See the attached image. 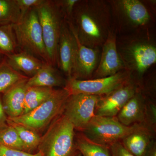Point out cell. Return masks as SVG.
Wrapping results in <instances>:
<instances>
[{"instance_id":"277c9868","label":"cell","mask_w":156,"mask_h":156,"mask_svg":"<svg viewBox=\"0 0 156 156\" xmlns=\"http://www.w3.org/2000/svg\"><path fill=\"white\" fill-rule=\"evenodd\" d=\"M74 127L62 114L41 137L38 147L44 156H70L74 148Z\"/></svg>"},{"instance_id":"ffe728a7","label":"cell","mask_w":156,"mask_h":156,"mask_svg":"<svg viewBox=\"0 0 156 156\" xmlns=\"http://www.w3.org/2000/svg\"><path fill=\"white\" fill-rule=\"evenodd\" d=\"M54 88L46 87H29L26 92L24 109L22 115L36 108L50 97Z\"/></svg>"},{"instance_id":"603a6c76","label":"cell","mask_w":156,"mask_h":156,"mask_svg":"<svg viewBox=\"0 0 156 156\" xmlns=\"http://www.w3.org/2000/svg\"><path fill=\"white\" fill-rule=\"evenodd\" d=\"M21 17L16 0H0V25H14Z\"/></svg>"},{"instance_id":"9c48e42d","label":"cell","mask_w":156,"mask_h":156,"mask_svg":"<svg viewBox=\"0 0 156 156\" xmlns=\"http://www.w3.org/2000/svg\"><path fill=\"white\" fill-rule=\"evenodd\" d=\"M100 96L79 94L70 95L63 114L74 128L83 131L95 116V107Z\"/></svg>"},{"instance_id":"3957f363","label":"cell","mask_w":156,"mask_h":156,"mask_svg":"<svg viewBox=\"0 0 156 156\" xmlns=\"http://www.w3.org/2000/svg\"><path fill=\"white\" fill-rule=\"evenodd\" d=\"M36 10L41 27L48 63L57 67L58 41L64 17L55 0H44Z\"/></svg>"},{"instance_id":"4dcf8cb0","label":"cell","mask_w":156,"mask_h":156,"mask_svg":"<svg viewBox=\"0 0 156 156\" xmlns=\"http://www.w3.org/2000/svg\"><path fill=\"white\" fill-rule=\"evenodd\" d=\"M2 94L0 93V130L6 128L9 125L8 116L4 110L2 102Z\"/></svg>"},{"instance_id":"4fadbf2b","label":"cell","mask_w":156,"mask_h":156,"mask_svg":"<svg viewBox=\"0 0 156 156\" xmlns=\"http://www.w3.org/2000/svg\"><path fill=\"white\" fill-rule=\"evenodd\" d=\"M76 41L68 22L64 19L58 41L57 68L67 77L71 78Z\"/></svg>"},{"instance_id":"ac0fdd59","label":"cell","mask_w":156,"mask_h":156,"mask_svg":"<svg viewBox=\"0 0 156 156\" xmlns=\"http://www.w3.org/2000/svg\"><path fill=\"white\" fill-rule=\"evenodd\" d=\"M9 64L14 69L29 78L32 77L40 69L44 62L25 51L5 56Z\"/></svg>"},{"instance_id":"d4e9b609","label":"cell","mask_w":156,"mask_h":156,"mask_svg":"<svg viewBox=\"0 0 156 156\" xmlns=\"http://www.w3.org/2000/svg\"><path fill=\"white\" fill-rule=\"evenodd\" d=\"M77 146L83 156H112L109 147L92 142L84 135L78 137Z\"/></svg>"},{"instance_id":"83f0119b","label":"cell","mask_w":156,"mask_h":156,"mask_svg":"<svg viewBox=\"0 0 156 156\" xmlns=\"http://www.w3.org/2000/svg\"><path fill=\"white\" fill-rule=\"evenodd\" d=\"M0 156H44L41 152L39 151L36 154H32L4 146L0 144Z\"/></svg>"},{"instance_id":"5bb4252c","label":"cell","mask_w":156,"mask_h":156,"mask_svg":"<svg viewBox=\"0 0 156 156\" xmlns=\"http://www.w3.org/2000/svg\"><path fill=\"white\" fill-rule=\"evenodd\" d=\"M114 12L126 24L137 27L144 26L149 22L150 15L145 6L138 0H120L112 2Z\"/></svg>"},{"instance_id":"8992f818","label":"cell","mask_w":156,"mask_h":156,"mask_svg":"<svg viewBox=\"0 0 156 156\" xmlns=\"http://www.w3.org/2000/svg\"><path fill=\"white\" fill-rule=\"evenodd\" d=\"M144 127L139 124L125 126L115 117L95 115L82 131L84 136L90 141L109 147L128 134Z\"/></svg>"},{"instance_id":"ba28073f","label":"cell","mask_w":156,"mask_h":156,"mask_svg":"<svg viewBox=\"0 0 156 156\" xmlns=\"http://www.w3.org/2000/svg\"><path fill=\"white\" fill-rule=\"evenodd\" d=\"M119 52L126 69L140 76L156 62V47L147 41L131 42Z\"/></svg>"},{"instance_id":"1f68e13d","label":"cell","mask_w":156,"mask_h":156,"mask_svg":"<svg viewBox=\"0 0 156 156\" xmlns=\"http://www.w3.org/2000/svg\"><path fill=\"white\" fill-rule=\"evenodd\" d=\"M156 107L154 105H150L149 108L146 109V119L149 118L153 123H156Z\"/></svg>"},{"instance_id":"6da1fadb","label":"cell","mask_w":156,"mask_h":156,"mask_svg":"<svg viewBox=\"0 0 156 156\" xmlns=\"http://www.w3.org/2000/svg\"><path fill=\"white\" fill-rule=\"evenodd\" d=\"M67 21L82 44L98 48L112 31L110 6L102 1L79 0Z\"/></svg>"},{"instance_id":"d6986e66","label":"cell","mask_w":156,"mask_h":156,"mask_svg":"<svg viewBox=\"0 0 156 156\" xmlns=\"http://www.w3.org/2000/svg\"><path fill=\"white\" fill-rule=\"evenodd\" d=\"M151 137L147 128L144 127L128 134L121 143L134 156H144L151 142Z\"/></svg>"},{"instance_id":"2e32d148","label":"cell","mask_w":156,"mask_h":156,"mask_svg":"<svg viewBox=\"0 0 156 156\" xmlns=\"http://www.w3.org/2000/svg\"><path fill=\"white\" fill-rule=\"evenodd\" d=\"M27 80L20 82L2 94L3 107L8 118H15L22 115Z\"/></svg>"},{"instance_id":"44dd1931","label":"cell","mask_w":156,"mask_h":156,"mask_svg":"<svg viewBox=\"0 0 156 156\" xmlns=\"http://www.w3.org/2000/svg\"><path fill=\"white\" fill-rule=\"evenodd\" d=\"M29 77L14 69L4 57L0 63V93L3 94L11 87Z\"/></svg>"},{"instance_id":"8fae6325","label":"cell","mask_w":156,"mask_h":156,"mask_svg":"<svg viewBox=\"0 0 156 156\" xmlns=\"http://www.w3.org/2000/svg\"><path fill=\"white\" fill-rule=\"evenodd\" d=\"M102 47L98 66L91 79L106 77L126 69L118 51L116 37L113 31L110 33Z\"/></svg>"},{"instance_id":"7402d4cb","label":"cell","mask_w":156,"mask_h":156,"mask_svg":"<svg viewBox=\"0 0 156 156\" xmlns=\"http://www.w3.org/2000/svg\"><path fill=\"white\" fill-rule=\"evenodd\" d=\"M20 51L13 24L0 25V52L5 56Z\"/></svg>"},{"instance_id":"9a60e30c","label":"cell","mask_w":156,"mask_h":156,"mask_svg":"<svg viewBox=\"0 0 156 156\" xmlns=\"http://www.w3.org/2000/svg\"><path fill=\"white\" fill-rule=\"evenodd\" d=\"M146 109L144 99L137 92L123 107L117 115V119L125 126L142 123L146 119Z\"/></svg>"},{"instance_id":"7a4b0ae2","label":"cell","mask_w":156,"mask_h":156,"mask_svg":"<svg viewBox=\"0 0 156 156\" xmlns=\"http://www.w3.org/2000/svg\"><path fill=\"white\" fill-rule=\"evenodd\" d=\"M70 95L64 88L55 89L50 97L36 108L27 113L8 119L37 133L44 130L63 112Z\"/></svg>"},{"instance_id":"d6a6232c","label":"cell","mask_w":156,"mask_h":156,"mask_svg":"<svg viewBox=\"0 0 156 156\" xmlns=\"http://www.w3.org/2000/svg\"><path fill=\"white\" fill-rule=\"evenodd\" d=\"M144 156H156V147L155 143L151 142L150 145Z\"/></svg>"},{"instance_id":"5b68a950","label":"cell","mask_w":156,"mask_h":156,"mask_svg":"<svg viewBox=\"0 0 156 156\" xmlns=\"http://www.w3.org/2000/svg\"><path fill=\"white\" fill-rule=\"evenodd\" d=\"M13 27L20 51L28 52L48 63L41 27L36 9L27 11Z\"/></svg>"},{"instance_id":"f546056e","label":"cell","mask_w":156,"mask_h":156,"mask_svg":"<svg viewBox=\"0 0 156 156\" xmlns=\"http://www.w3.org/2000/svg\"><path fill=\"white\" fill-rule=\"evenodd\" d=\"M109 148L112 156H135L125 148L120 141L115 143Z\"/></svg>"},{"instance_id":"cb8c5ba5","label":"cell","mask_w":156,"mask_h":156,"mask_svg":"<svg viewBox=\"0 0 156 156\" xmlns=\"http://www.w3.org/2000/svg\"><path fill=\"white\" fill-rule=\"evenodd\" d=\"M8 123L17 131L24 146L25 152L29 153V151L38 147L41 136L37 132L25 126L14 122L8 119Z\"/></svg>"},{"instance_id":"4316f807","label":"cell","mask_w":156,"mask_h":156,"mask_svg":"<svg viewBox=\"0 0 156 156\" xmlns=\"http://www.w3.org/2000/svg\"><path fill=\"white\" fill-rule=\"evenodd\" d=\"M64 19L69 20L75 6L79 0H55Z\"/></svg>"},{"instance_id":"30bf717a","label":"cell","mask_w":156,"mask_h":156,"mask_svg":"<svg viewBox=\"0 0 156 156\" xmlns=\"http://www.w3.org/2000/svg\"><path fill=\"white\" fill-rule=\"evenodd\" d=\"M137 92V87L130 81L107 95L100 96L95 107V115L115 117Z\"/></svg>"},{"instance_id":"836d02e7","label":"cell","mask_w":156,"mask_h":156,"mask_svg":"<svg viewBox=\"0 0 156 156\" xmlns=\"http://www.w3.org/2000/svg\"><path fill=\"white\" fill-rule=\"evenodd\" d=\"M4 57H5V56L0 52V63H1V62L2 61L3 58H4Z\"/></svg>"},{"instance_id":"484cf974","label":"cell","mask_w":156,"mask_h":156,"mask_svg":"<svg viewBox=\"0 0 156 156\" xmlns=\"http://www.w3.org/2000/svg\"><path fill=\"white\" fill-rule=\"evenodd\" d=\"M0 144L25 151L24 146L17 131L9 125L0 130Z\"/></svg>"},{"instance_id":"e0dca14e","label":"cell","mask_w":156,"mask_h":156,"mask_svg":"<svg viewBox=\"0 0 156 156\" xmlns=\"http://www.w3.org/2000/svg\"><path fill=\"white\" fill-rule=\"evenodd\" d=\"M67 80L62 75L57 68L47 62H44L41 68L35 75L29 78L27 86L29 87H55L64 88Z\"/></svg>"},{"instance_id":"f1b7e54d","label":"cell","mask_w":156,"mask_h":156,"mask_svg":"<svg viewBox=\"0 0 156 156\" xmlns=\"http://www.w3.org/2000/svg\"><path fill=\"white\" fill-rule=\"evenodd\" d=\"M21 12L22 17L33 9H36L41 5L44 0H16Z\"/></svg>"},{"instance_id":"7c38bea8","label":"cell","mask_w":156,"mask_h":156,"mask_svg":"<svg viewBox=\"0 0 156 156\" xmlns=\"http://www.w3.org/2000/svg\"><path fill=\"white\" fill-rule=\"evenodd\" d=\"M69 25L76 41V53L71 76L70 78L80 80H89L92 78L99 62L98 48H89L82 44L71 27L69 24Z\"/></svg>"},{"instance_id":"52a82bcc","label":"cell","mask_w":156,"mask_h":156,"mask_svg":"<svg viewBox=\"0 0 156 156\" xmlns=\"http://www.w3.org/2000/svg\"><path fill=\"white\" fill-rule=\"evenodd\" d=\"M131 73L124 69L115 74L98 79H67L64 89L70 95L83 94L101 96L107 95L131 81Z\"/></svg>"}]
</instances>
